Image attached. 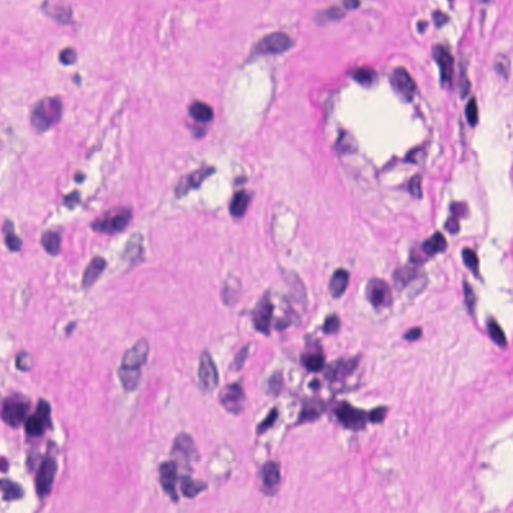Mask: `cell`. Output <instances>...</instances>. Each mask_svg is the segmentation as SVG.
<instances>
[{
  "label": "cell",
  "instance_id": "cell-9",
  "mask_svg": "<svg viewBox=\"0 0 513 513\" xmlns=\"http://www.w3.org/2000/svg\"><path fill=\"white\" fill-rule=\"evenodd\" d=\"M218 399L222 406L232 414H240L245 408V392L242 386L237 383L224 387L219 393Z\"/></svg>",
  "mask_w": 513,
  "mask_h": 513
},
{
  "label": "cell",
  "instance_id": "cell-12",
  "mask_svg": "<svg viewBox=\"0 0 513 513\" xmlns=\"http://www.w3.org/2000/svg\"><path fill=\"white\" fill-rule=\"evenodd\" d=\"M366 296L376 308L388 307L392 303V293L388 284L380 279H372L366 288Z\"/></svg>",
  "mask_w": 513,
  "mask_h": 513
},
{
  "label": "cell",
  "instance_id": "cell-49",
  "mask_svg": "<svg viewBox=\"0 0 513 513\" xmlns=\"http://www.w3.org/2000/svg\"><path fill=\"white\" fill-rule=\"evenodd\" d=\"M465 208H466V206H464L463 204H454L451 207V210H452V213L454 214V215L458 216V215H464Z\"/></svg>",
  "mask_w": 513,
  "mask_h": 513
},
{
  "label": "cell",
  "instance_id": "cell-36",
  "mask_svg": "<svg viewBox=\"0 0 513 513\" xmlns=\"http://www.w3.org/2000/svg\"><path fill=\"white\" fill-rule=\"evenodd\" d=\"M277 419H278V410H277V408H274L273 410H271V412L268 414V416L258 425V427H256V433L258 434L265 433L267 430H269L275 424Z\"/></svg>",
  "mask_w": 513,
  "mask_h": 513
},
{
  "label": "cell",
  "instance_id": "cell-8",
  "mask_svg": "<svg viewBox=\"0 0 513 513\" xmlns=\"http://www.w3.org/2000/svg\"><path fill=\"white\" fill-rule=\"evenodd\" d=\"M199 385L205 393L213 392L218 385V372L209 352H204L199 364Z\"/></svg>",
  "mask_w": 513,
  "mask_h": 513
},
{
  "label": "cell",
  "instance_id": "cell-44",
  "mask_svg": "<svg viewBox=\"0 0 513 513\" xmlns=\"http://www.w3.org/2000/svg\"><path fill=\"white\" fill-rule=\"evenodd\" d=\"M409 190L410 193L415 198H421L422 197V191H421V177L419 175L414 176L409 184Z\"/></svg>",
  "mask_w": 513,
  "mask_h": 513
},
{
  "label": "cell",
  "instance_id": "cell-35",
  "mask_svg": "<svg viewBox=\"0 0 513 513\" xmlns=\"http://www.w3.org/2000/svg\"><path fill=\"white\" fill-rule=\"evenodd\" d=\"M341 327V322L338 316L331 315L326 318L325 324L323 326V330L326 334H335L339 331Z\"/></svg>",
  "mask_w": 513,
  "mask_h": 513
},
{
  "label": "cell",
  "instance_id": "cell-16",
  "mask_svg": "<svg viewBox=\"0 0 513 513\" xmlns=\"http://www.w3.org/2000/svg\"><path fill=\"white\" fill-rule=\"evenodd\" d=\"M263 490L272 495L276 493L281 482V470L279 463L275 461L267 462L262 468Z\"/></svg>",
  "mask_w": 513,
  "mask_h": 513
},
{
  "label": "cell",
  "instance_id": "cell-30",
  "mask_svg": "<svg viewBox=\"0 0 513 513\" xmlns=\"http://www.w3.org/2000/svg\"><path fill=\"white\" fill-rule=\"evenodd\" d=\"M416 277V271L412 268H403L396 271L394 282L396 287L402 289L406 287Z\"/></svg>",
  "mask_w": 513,
  "mask_h": 513
},
{
  "label": "cell",
  "instance_id": "cell-5",
  "mask_svg": "<svg viewBox=\"0 0 513 513\" xmlns=\"http://www.w3.org/2000/svg\"><path fill=\"white\" fill-rule=\"evenodd\" d=\"M56 471L57 462L54 458L48 456L43 460L35 476V490L41 499H44L50 494Z\"/></svg>",
  "mask_w": 513,
  "mask_h": 513
},
{
  "label": "cell",
  "instance_id": "cell-25",
  "mask_svg": "<svg viewBox=\"0 0 513 513\" xmlns=\"http://www.w3.org/2000/svg\"><path fill=\"white\" fill-rule=\"evenodd\" d=\"M1 491L2 499L4 501L19 500L24 496V490L22 486L10 479L1 480Z\"/></svg>",
  "mask_w": 513,
  "mask_h": 513
},
{
  "label": "cell",
  "instance_id": "cell-48",
  "mask_svg": "<svg viewBox=\"0 0 513 513\" xmlns=\"http://www.w3.org/2000/svg\"><path fill=\"white\" fill-rule=\"evenodd\" d=\"M433 17H434V21H435L437 26H442L443 24H445L448 21L447 15L442 13V12H440V11H436L434 13Z\"/></svg>",
  "mask_w": 513,
  "mask_h": 513
},
{
  "label": "cell",
  "instance_id": "cell-20",
  "mask_svg": "<svg viewBox=\"0 0 513 513\" xmlns=\"http://www.w3.org/2000/svg\"><path fill=\"white\" fill-rule=\"evenodd\" d=\"M325 404L316 398H309L304 401L302 410L299 417V423H307L312 422L324 413Z\"/></svg>",
  "mask_w": 513,
  "mask_h": 513
},
{
  "label": "cell",
  "instance_id": "cell-14",
  "mask_svg": "<svg viewBox=\"0 0 513 513\" xmlns=\"http://www.w3.org/2000/svg\"><path fill=\"white\" fill-rule=\"evenodd\" d=\"M171 454L181 460H185L187 463L200 459V454L194 442V439L191 435L185 432L179 433L175 437Z\"/></svg>",
  "mask_w": 513,
  "mask_h": 513
},
{
  "label": "cell",
  "instance_id": "cell-32",
  "mask_svg": "<svg viewBox=\"0 0 513 513\" xmlns=\"http://www.w3.org/2000/svg\"><path fill=\"white\" fill-rule=\"evenodd\" d=\"M462 258H463V261L465 263V265L475 274V275H478V271H479V259L477 255L475 254L474 251H472L471 249H464L462 251Z\"/></svg>",
  "mask_w": 513,
  "mask_h": 513
},
{
  "label": "cell",
  "instance_id": "cell-4",
  "mask_svg": "<svg viewBox=\"0 0 513 513\" xmlns=\"http://www.w3.org/2000/svg\"><path fill=\"white\" fill-rule=\"evenodd\" d=\"M51 425L50 404L44 399H41L35 412L25 421V432L31 437H41L51 428Z\"/></svg>",
  "mask_w": 513,
  "mask_h": 513
},
{
  "label": "cell",
  "instance_id": "cell-19",
  "mask_svg": "<svg viewBox=\"0 0 513 513\" xmlns=\"http://www.w3.org/2000/svg\"><path fill=\"white\" fill-rule=\"evenodd\" d=\"M212 171L213 170L210 168H205L202 170H198V171L192 172L191 174L185 176L179 181L178 186L176 187L175 194H177V196L180 197L182 195H186L192 189L199 188L200 185L203 182V180L209 174L212 173Z\"/></svg>",
  "mask_w": 513,
  "mask_h": 513
},
{
  "label": "cell",
  "instance_id": "cell-27",
  "mask_svg": "<svg viewBox=\"0 0 513 513\" xmlns=\"http://www.w3.org/2000/svg\"><path fill=\"white\" fill-rule=\"evenodd\" d=\"M249 203H250V198L246 192L241 191V192L237 193L234 196V198L231 202V205H230L231 214L234 216H242L246 213Z\"/></svg>",
  "mask_w": 513,
  "mask_h": 513
},
{
  "label": "cell",
  "instance_id": "cell-31",
  "mask_svg": "<svg viewBox=\"0 0 513 513\" xmlns=\"http://www.w3.org/2000/svg\"><path fill=\"white\" fill-rule=\"evenodd\" d=\"M304 365L306 368L311 372L321 371L325 366V358L320 353H314L308 355L304 359Z\"/></svg>",
  "mask_w": 513,
  "mask_h": 513
},
{
  "label": "cell",
  "instance_id": "cell-46",
  "mask_svg": "<svg viewBox=\"0 0 513 513\" xmlns=\"http://www.w3.org/2000/svg\"><path fill=\"white\" fill-rule=\"evenodd\" d=\"M445 228L448 232H450L451 234H456L458 231H459V221H458V216L456 215H453L452 217L448 218L447 222L445 224Z\"/></svg>",
  "mask_w": 513,
  "mask_h": 513
},
{
  "label": "cell",
  "instance_id": "cell-45",
  "mask_svg": "<svg viewBox=\"0 0 513 513\" xmlns=\"http://www.w3.org/2000/svg\"><path fill=\"white\" fill-rule=\"evenodd\" d=\"M76 59H77V54L73 49H64L60 54V60L65 64L75 62Z\"/></svg>",
  "mask_w": 513,
  "mask_h": 513
},
{
  "label": "cell",
  "instance_id": "cell-47",
  "mask_svg": "<svg viewBox=\"0 0 513 513\" xmlns=\"http://www.w3.org/2000/svg\"><path fill=\"white\" fill-rule=\"evenodd\" d=\"M422 335V330L420 328H413L404 335V338L410 342L418 340Z\"/></svg>",
  "mask_w": 513,
  "mask_h": 513
},
{
  "label": "cell",
  "instance_id": "cell-33",
  "mask_svg": "<svg viewBox=\"0 0 513 513\" xmlns=\"http://www.w3.org/2000/svg\"><path fill=\"white\" fill-rule=\"evenodd\" d=\"M375 76H376L375 71H373L372 69L367 68V67L359 68V69L355 70V72L353 73L354 80L357 83L364 85V86L371 85L375 79Z\"/></svg>",
  "mask_w": 513,
  "mask_h": 513
},
{
  "label": "cell",
  "instance_id": "cell-3",
  "mask_svg": "<svg viewBox=\"0 0 513 513\" xmlns=\"http://www.w3.org/2000/svg\"><path fill=\"white\" fill-rule=\"evenodd\" d=\"M29 407V402L23 397L18 395L6 397L2 402L1 418L8 426L17 428L24 422Z\"/></svg>",
  "mask_w": 513,
  "mask_h": 513
},
{
  "label": "cell",
  "instance_id": "cell-39",
  "mask_svg": "<svg viewBox=\"0 0 513 513\" xmlns=\"http://www.w3.org/2000/svg\"><path fill=\"white\" fill-rule=\"evenodd\" d=\"M283 387V377L281 373H275L269 380L268 392L272 395H278Z\"/></svg>",
  "mask_w": 513,
  "mask_h": 513
},
{
  "label": "cell",
  "instance_id": "cell-51",
  "mask_svg": "<svg viewBox=\"0 0 513 513\" xmlns=\"http://www.w3.org/2000/svg\"><path fill=\"white\" fill-rule=\"evenodd\" d=\"M5 467H7V461L5 460L4 457H2V458H1V471H2V472H5V471H6V468H5Z\"/></svg>",
  "mask_w": 513,
  "mask_h": 513
},
{
  "label": "cell",
  "instance_id": "cell-13",
  "mask_svg": "<svg viewBox=\"0 0 513 513\" xmlns=\"http://www.w3.org/2000/svg\"><path fill=\"white\" fill-rule=\"evenodd\" d=\"M160 483L164 491L169 495L172 502H178V495L176 493L177 480V464L173 460H168L160 464Z\"/></svg>",
  "mask_w": 513,
  "mask_h": 513
},
{
  "label": "cell",
  "instance_id": "cell-42",
  "mask_svg": "<svg viewBox=\"0 0 513 513\" xmlns=\"http://www.w3.org/2000/svg\"><path fill=\"white\" fill-rule=\"evenodd\" d=\"M464 296H465V303L469 310V312L472 314L474 313L475 308V296L472 288L469 286L468 283H464Z\"/></svg>",
  "mask_w": 513,
  "mask_h": 513
},
{
  "label": "cell",
  "instance_id": "cell-6",
  "mask_svg": "<svg viewBox=\"0 0 513 513\" xmlns=\"http://www.w3.org/2000/svg\"><path fill=\"white\" fill-rule=\"evenodd\" d=\"M130 218V212L128 210L122 209L115 213L107 214L101 218L96 219L91 227L94 231L99 233L116 234L126 229V227L129 224Z\"/></svg>",
  "mask_w": 513,
  "mask_h": 513
},
{
  "label": "cell",
  "instance_id": "cell-22",
  "mask_svg": "<svg viewBox=\"0 0 513 513\" xmlns=\"http://www.w3.org/2000/svg\"><path fill=\"white\" fill-rule=\"evenodd\" d=\"M105 260H103L100 256L94 258L90 264L87 266L86 270L85 271L84 278H83V286L85 289L90 288L98 279V277L101 275L105 268Z\"/></svg>",
  "mask_w": 513,
  "mask_h": 513
},
{
  "label": "cell",
  "instance_id": "cell-26",
  "mask_svg": "<svg viewBox=\"0 0 513 513\" xmlns=\"http://www.w3.org/2000/svg\"><path fill=\"white\" fill-rule=\"evenodd\" d=\"M190 116L197 122L207 123L214 117V112L210 105L202 101L194 102L189 108Z\"/></svg>",
  "mask_w": 513,
  "mask_h": 513
},
{
  "label": "cell",
  "instance_id": "cell-37",
  "mask_svg": "<svg viewBox=\"0 0 513 513\" xmlns=\"http://www.w3.org/2000/svg\"><path fill=\"white\" fill-rule=\"evenodd\" d=\"M15 365L18 370L23 372H28L32 367L31 357L27 352H20L16 357Z\"/></svg>",
  "mask_w": 513,
  "mask_h": 513
},
{
  "label": "cell",
  "instance_id": "cell-21",
  "mask_svg": "<svg viewBox=\"0 0 513 513\" xmlns=\"http://www.w3.org/2000/svg\"><path fill=\"white\" fill-rule=\"evenodd\" d=\"M207 483L201 480H195L190 475H182L180 477V491L187 498H194L207 490Z\"/></svg>",
  "mask_w": 513,
  "mask_h": 513
},
{
  "label": "cell",
  "instance_id": "cell-41",
  "mask_svg": "<svg viewBox=\"0 0 513 513\" xmlns=\"http://www.w3.org/2000/svg\"><path fill=\"white\" fill-rule=\"evenodd\" d=\"M249 346H246L244 347L236 356L235 360H234V363L232 365V368L235 370V371H239L242 369V367L245 364V361L246 359L248 358V355H249Z\"/></svg>",
  "mask_w": 513,
  "mask_h": 513
},
{
  "label": "cell",
  "instance_id": "cell-7",
  "mask_svg": "<svg viewBox=\"0 0 513 513\" xmlns=\"http://www.w3.org/2000/svg\"><path fill=\"white\" fill-rule=\"evenodd\" d=\"M334 413L338 421L347 429L359 431L366 426L367 414L361 409L353 407L347 402H341L335 408Z\"/></svg>",
  "mask_w": 513,
  "mask_h": 513
},
{
  "label": "cell",
  "instance_id": "cell-43",
  "mask_svg": "<svg viewBox=\"0 0 513 513\" xmlns=\"http://www.w3.org/2000/svg\"><path fill=\"white\" fill-rule=\"evenodd\" d=\"M388 409L386 407H378L369 413V420L372 423H381L384 421Z\"/></svg>",
  "mask_w": 513,
  "mask_h": 513
},
{
  "label": "cell",
  "instance_id": "cell-10",
  "mask_svg": "<svg viewBox=\"0 0 513 513\" xmlns=\"http://www.w3.org/2000/svg\"><path fill=\"white\" fill-rule=\"evenodd\" d=\"M274 306L270 296L265 295L253 311V323L256 331L268 336L270 335V325L273 318Z\"/></svg>",
  "mask_w": 513,
  "mask_h": 513
},
{
  "label": "cell",
  "instance_id": "cell-34",
  "mask_svg": "<svg viewBox=\"0 0 513 513\" xmlns=\"http://www.w3.org/2000/svg\"><path fill=\"white\" fill-rule=\"evenodd\" d=\"M494 68L498 75L502 76L503 78H507L509 76L511 68L509 58L504 54H498L495 58Z\"/></svg>",
  "mask_w": 513,
  "mask_h": 513
},
{
  "label": "cell",
  "instance_id": "cell-11",
  "mask_svg": "<svg viewBox=\"0 0 513 513\" xmlns=\"http://www.w3.org/2000/svg\"><path fill=\"white\" fill-rule=\"evenodd\" d=\"M292 46V40L286 33L274 32L260 41L256 50L261 54H279Z\"/></svg>",
  "mask_w": 513,
  "mask_h": 513
},
{
  "label": "cell",
  "instance_id": "cell-24",
  "mask_svg": "<svg viewBox=\"0 0 513 513\" xmlns=\"http://www.w3.org/2000/svg\"><path fill=\"white\" fill-rule=\"evenodd\" d=\"M448 247L445 237L441 233H435L422 245V250L429 256L436 255L438 253L444 252Z\"/></svg>",
  "mask_w": 513,
  "mask_h": 513
},
{
  "label": "cell",
  "instance_id": "cell-1",
  "mask_svg": "<svg viewBox=\"0 0 513 513\" xmlns=\"http://www.w3.org/2000/svg\"><path fill=\"white\" fill-rule=\"evenodd\" d=\"M150 355L149 341L141 338L132 347L126 351L119 368V377L124 389L128 392L136 389L140 376L141 367L145 365Z\"/></svg>",
  "mask_w": 513,
  "mask_h": 513
},
{
  "label": "cell",
  "instance_id": "cell-29",
  "mask_svg": "<svg viewBox=\"0 0 513 513\" xmlns=\"http://www.w3.org/2000/svg\"><path fill=\"white\" fill-rule=\"evenodd\" d=\"M487 330H488V334H489L490 338L492 339V341L495 344H497L498 346H500L502 348H505L507 346V340H506L505 334L502 331L501 327L498 325L497 322H495L494 320H490L487 324Z\"/></svg>",
  "mask_w": 513,
  "mask_h": 513
},
{
  "label": "cell",
  "instance_id": "cell-18",
  "mask_svg": "<svg viewBox=\"0 0 513 513\" xmlns=\"http://www.w3.org/2000/svg\"><path fill=\"white\" fill-rule=\"evenodd\" d=\"M358 366V359L339 360L328 368L327 377L331 381H340L351 375Z\"/></svg>",
  "mask_w": 513,
  "mask_h": 513
},
{
  "label": "cell",
  "instance_id": "cell-15",
  "mask_svg": "<svg viewBox=\"0 0 513 513\" xmlns=\"http://www.w3.org/2000/svg\"><path fill=\"white\" fill-rule=\"evenodd\" d=\"M391 81L393 87L399 95L407 101L413 98L416 92V85L406 69L402 67L395 69Z\"/></svg>",
  "mask_w": 513,
  "mask_h": 513
},
{
  "label": "cell",
  "instance_id": "cell-28",
  "mask_svg": "<svg viewBox=\"0 0 513 513\" xmlns=\"http://www.w3.org/2000/svg\"><path fill=\"white\" fill-rule=\"evenodd\" d=\"M42 244L45 251L50 255H57L61 248V239L55 232H46L43 235Z\"/></svg>",
  "mask_w": 513,
  "mask_h": 513
},
{
  "label": "cell",
  "instance_id": "cell-38",
  "mask_svg": "<svg viewBox=\"0 0 513 513\" xmlns=\"http://www.w3.org/2000/svg\"><path fill=\"white\" fill-rule=\"evenodd\" d=\"M466 116L469 124L471 126H475L478 121V107L476 100L474 98L470 99L466 105Z\"/></svg>",
  "mask_w": 513,
  "mask_h": 513
},
{
  "label": "cell",
  "instance_id": "cell-23",
  "mask_svg": "<svg viewBox=\"0 0 513 513\" xmlns=\"http://www.w3.org/2000/svg\"><path fill=\"white\" fill-rule=\"evenodd\" d=\"M348 284H349L348 272L343 269L337 270L333 274L331 281H330V284H329V290H330V293H331L332 297H334V298L341 297L345 293V291L348 287Z\"/></svg>",
  "mask_w": 513,
  "mask_h": 513
},
{
  "label": "cell",
  "instance_id": "cell-50",
  "mask_svg": "<svg viewBox=\"0 0 513 513\" xmlns=\"http://www.w3.org/2000/svg\"><path fill=\"white\" fill-rule=\"evenodd\" d=\"M343 3L347 9H356L360 5L359 0H343Z\"/></svg>",
  "mask_w": 513,
  "mask_h": 513
},
{
  "label": "cell",
  "instance_id": "cell-17",
  "mask_svg": "<svg viewBox=\"0 0 513 513\" xmlns=\"http://www.w3.org/2000/svg\"><path fill=\"white\" fill-rule=\"evenodd\" d=\"M434 57L440 67L443 83H451L454 72V60L452 55L442 46H436L433 50Z\"/></svg>",
  "mask_w": 513,
  "mask_h": 513
},
{
  "label": "cell",
  "instance_id": "cell-40",
  "mask_svg": "<svg viewBox=\"0 0 513 513\" xmlns=\"http://www.w3.org/2000/svg\"><path fill=\"white\" fill-rule=\"evenodd\" d=\"M6 231V235H5V242H6V245L7 247L9 248V250L11 251H19L20 248H21V240L12 232V230H7L5 229Z\"/></svg>",
  "mask_w": 513,
  "mask_h": 513
},
{
  "label": "cell",
  "instance_id": "cell-2",
  "mask_svg": "<svg viewBox=\"0 0 513 513\" xmlns=\"http://www.w3.org/2000/svg\"><path fill=\"white\" fill-rule=\"evenodd\" d=\"M60 116V100L55 97L44 98L33 108L31 124L39 131H45L59 120Z\"/></svg>",
  "mask_w": 513,
  "mask_h": 513
}]
</instances>
